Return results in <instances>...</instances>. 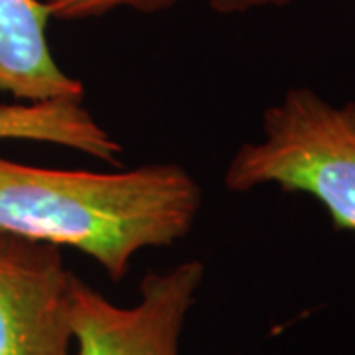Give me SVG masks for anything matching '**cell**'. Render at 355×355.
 Instances as JSON below:
<instances>
[{"label":"cell","instance_id":"277c9868","mask_svg":"<svg viewBox=\"0 0 355 355\" xmlns=\"http://www.w3.org/2000/svg\"><path fill=\"white\" fill-rule=\"evenodd\" d=\"M71 280L60 247L0 233V355H71Z\"/></svg>","mask_w":355,"mask_h":355},{"label":"cell","instance_id":"8992f818","mask_svg":"<svg viewBox=\"0 0 355 355\" xmlns=\"http://www.w3.org/2000/svg\"><path fill=\"white\" fill-rule=\"evenodd\" d=\"M0 140H34L65 146L119 166L123 144L103 128L83 99L0 105Z\"/></svg>","mask_w":355,"mask_h":355},{"label":"cell","instance_id":"ba28073f","mask_svg":"<svg viewBox=\"0 0 355 355\" xmlns=\"http://www.w3.org/2000/svg\"><path fill=\"white\" fill-rule=\"evenodd\" d=\"M294 0H207L209 8L217 14H243L259 10V8H282L288 6Z\"/></svg>","mask_w":355,"mask_h":355},{"label":"cell","instance_id":"7a4b0ae2","mask_svg":"<svg viewBox=\"0 0 355 355\" xmlns=\"http://www.w3.org/2000/svg\"><path fill=\"white\" fill-rule=\"evenodd\" d=\"M223 186L308 193L338 231H355V99L334 105L314 89L291 87L263 114V139L231 156Z\"/></svg>","mask_w":355,"mask_h":355},{"label":"cell","instance_id":"52a82bcc","mask_svg":"<svg viewBox=\"0 0 355 355\" xmlns=\"http://www.w3.org/2000/svg\"><path fill=\"white\" fill-rule=\"evenodd\" d=\"M178 2L180 0H44L50 18L64 22L91 20L123 8L140 14L164 12Z\"/></svg>","mask_w":355,"mask_h":355},{"label":"cell","instance_id":"3957f363","mask_svg":"<svg viewBox=\"0 0 355 355\" xmlns=\"http://www.w3.org/2000/svg\"><path fill=\"white\" fill-rule=\"evenodd\" d=\"M205 277L202 261L188 259L164 272L144 275L139 302L113 304L73 275L69 326L73 355H180L186 318Z\"/></svg>","mask_w":355,"mask_h":355},{"label":"cell","instance_id":"5b68a950","mask_svg":"<svg viewBox=\"0 0 355 355\" xmlns=\"http://www.w3.org/2000/svg\"><path fill=\"white\" fill-rule=\"evenodd\" d=\"M42 0H0V95L22 103L83 99V83L65 73L48 44Z\"/></svg>","mask_w":355,"mask_h":355},{"label":"cell","instance_id":"6da1fadb","mask_svg":"<svg viewBox=\"0 0 355 355\" xmlns=\"http://www.w3.org/2000/svg\"><path fill=\"white\" fill-rule=\"evenodd\" d=\"M202 202L200 184L176 162L87 172L0 156V233L77 249L114 282L142 249L190 235Z\"/></svg>","mask_w":355,"mask_h":355}]
</instances>
